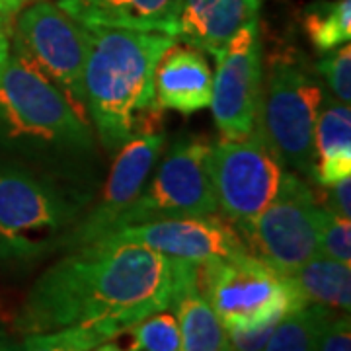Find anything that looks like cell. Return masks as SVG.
Returning a JSON list of instances; mask_svg holds the SVG:
<instances>
[{
  "label": "cell",
  "instance_id": "484cf974",
  "mask_svg": "<svg viewBox=\"0 0 351 351\" xmlns=\"http://www.w3.org/2000/svg\"><path fill=\"white\" fill-rule=\"evenodd\" d=\"M316 351H351V322L348 313H334L320 330Z\"/></svg>",
  "mask_w": 351,
  "mask_h": 351
},
{
  "label": "cell",
  "instance_id": "4fadbf2b",
  "mask_svg": "<svg viewBox=\"0 0 351 351\" xmlns=\"http://www.w3.org/2000/svg\"><path fill=\"white\" fill-rule=\"evenodd\" d=\"M164 133H141L115 151L110 176L100 195H94L90 209L78 221L66 250L96 242L110 232L115 219L138 195L164 151Z\"/></svg>",
  "mask_w": 351,
  "mask_h": 351
},
{
  "label": "cell",
  "instance_id": "4dcf8cb0",
  "mask_svg": "<svg viewBox=\"0 0 351 351\" xmlns=\"http://www.w3.org/2000/svg\"><path fill=\"white\" fill-rule=\"evenodd\" d=\"M90 351H125V350H121L117 343H112V341H104V343H100L98 348H94V350H90Z\"/></svg>",
  "mask_w": 351,
  "mask_h": 351
},
{
  "label": "cell",
  "instance_id": "1f68e13d",
  "mask_svg": "<svg viewBox=\"0 0 351 351\" xmlns=\"http://www.w3.org/2000/svg\"><path fill=\"white\" fill-rule=\"evenodd\" d=\"M8 36H10V32H8V25H6V22H0V43L8 38Z\"/></svg>",
  "mask_w": 351,
  "mask_h": 351
},
{
  "label": "cell",
  "instance_id": "603a6c76",
  "mask_svg": "<svg viewBox=\"0 0 351 351\" xmlns=\"http://www.w3.org/2000/svg\"><path fill=\"white\" fill-rule=\"evenodd\" d=\"M131 351H180V328L170 308L154 313L131 326Z\"/></svg>",
  "mask_w": 351,
  "mask_h": 351
},
{
  "label": "cell",
  "instance_id": "83f0119b",
  "mask_svg": "<svg viewBox=\"0 0 351 351\" xmlns=\"http://www.w3.org/2000/svg\"><path fill=\"white\" fill-rule=\"evenodd\" d=\"M277 322H263L260 326L244 328V330H239V328L226 330L230 351H263Z\"/></svg>",
  "mask_w": 351,
  "mask_h": 351
},
{
  "label": "cell",
  "instance_id": "e0dca14e",
  "mask_svg": "<svg viewBox=\"0 0 351 351\" xmlns=\"http://www.w3.org/2000/svg\"><path fill=\"white\" fill-rule=\"evenodd\" d=\"M197 263L180 260L178 277L170 311L174 313L180 328V351H230L228 336L213 311L195 283Z\"/></svg>",
  "mask_w": 351,
  "mask_h": 351
},
{
  "label": "cell",
  "instance_id": "7c38bea8",
  "mask_svg": "<svg viewBox=\"0 0 351 351\" xmlns=\"http://www.w3.org/2000/svg\"><path fill=\"white\" fill-rule=\"evenodd\" d=\"M100 240L133 242L160 252L168 258L193 263L211 258H230L248 252L234 225L219 213L174 217L145 225L125 226L101 237Z\"/></svg>",
  "mask_w": 351,
  "mask_h": 351
},
{
  "label": "cell",
  "instance_id": "2e32d148",
  "mask_svg": "<svg viewBox=\"0 0 351 351\" xmlns=\"http://www.w3.org/2000/svg\"><path fill=\"white\" fill-rule=\"evenodd\" d=\"M82 25L162 32L178 38L182 0H59Z\"/></svg>",
  "mask_w": 351,
  "mask_h": 351
},
{
  "label": "cell",
  "instance_id": "8fae6325",
  "mask_svg": "<svg viewBox=\"0 0 351 351\" xmlns=\"http://www.w3.org/2000/svg\"><path fill=\"white\" fill-rule=\"evenodd\" d=\"M263 51L260 22L239 29L221 51L213 76L211 110L223 138H242L256 125L262 94Z\"/></svg>",
  "mask_w": 351,
  "mask_h": 351
},
{
  "label": "cell",
  "instance_id": "8992f818",
  "mask_svg": "<svg viewBox=\"0 0 351 351\" xmlns=\"http://www.w3.org/2000/svg\"><path fill=\"white\" fill-rule=\"evenodd\" d=\"M195 283L225 330L277 322L308 304L291 277L276 271L250 252L197 263Z\"/></svg>",
  "mask_w": 351,
  "mask_h": 351
},
{
  "label": "cell",
  "instance_id": "7a4b0ae2",
  "mask_svg": "<svg viewBox=\"0 0 351 351\" xmlns=\"http://www.w3.org/2000/svg\"><path fill=\"white\" fill-rule=\"evenodd\" d=\"M0 154L94 199L100 152L86 117L59 88L0 43Z\"/></svg>",
  "mask_w": 351,
  "mask_h": 351
},
{
  "label": "cell",
  "instance_id": "5b68a950",
  "mask_svg": "<svg viewBox=\"0 0 351 351\" xmlns=\"http://www.w3.org/2000/svg\"><path fill=\"white\" fill-rule=\"evenodd\" d=\"M256 129L279 162L295 174L314 178V125L322 86L308 61L295 53H276L263 71Z\"/></svg>",
  "mask_w": 351,
  "mask_h": 351
},
{
  "label": "cell",
  "instance_id": "52a82bcc",
  "mask_svg": "<svg viewBox=\"0 0 351 351\" xmlns=\"http://www.w3.org/2000/svg\"><path fill=\"white\" fill-rule=\"evenodd\" d=\"M322 207L314 189L295 172H285L271 203L234 228L252 256L283 276L318 256Z\"/></svg>",
  "mask_w": 351,
  "mask_h": 351
},
{
  "label": "cell",
  "instance_id": "6da1fadb",
  "mask_svg": "<svg viewBox=\"0 0 351 351\" xmlns=\"http://www.w3.org/2000/svg\"><path fill=\"white\" fill-rule=\"evenodd\" d=\"M178 262L133 242L96 240L71 248L36 279L14 328L27 336L104 324L119 336L170 308Z\"/></svg>",
  "mask_w": 351,
  "mask_h": 351
},
{
  "label": "cell",
  "instance_id": "f1b7e54d",
  "mask_svg": "<svg viewBox=\"0 0 351 351\" xmlns=\"http://www.w3.org/2000/svg\"><path fill=\"white\" fill-rule=\"evenodd\" d=\"M39 2V0H0V18L4 22L12 20L18 12H22L25 6Z\"/></svg>",
  "mask_w": 351,
  "mask_h": 351
},
{
  "label": "cell",
  "instance_id": "5bb4252c",
  "mask_svg": "<svg viewBox=\"0 0 351 351\" xmlns=\"http://www.w3.org/2000/svg\"><path fill=\"white\" fill-rule=\"evenodd\" d=\"M213 73L203 53L189 45H172L156 66L154 98L162 110L184 115L209 108Z\"/></svg>",
  "mask_w": 351,
  "mask_h": 351
},
{
  "label": "cell",
  "instance_id": "ffe728a7",
  "mask_svg": "<svg viewBox=\"0 0 351 351\" xmlns=\"http://www.w3.org/2000/svg\"><path fill=\"white\" fill-rule=\"evenodd\" d=\"M302 27L313 49L320 55L338 49L351 39V0H320L302 16Z\"/></svg>",
  "mask_w": 351,
  "mask_h": 351
},
{
  "label": "cell",
  "instance_id": "4316f807",
  "mask_svg": "<svg viewBox=\"0 0 351 351\" xmlns=\"http://www.w3.org/2000/svg\"><path fill=\"white\" fill-rule=\"evenodd\" d=\"M320 188H322L320 199L316 197L318 205L326 213H332L339 217V219L351 221V176L341 178V180L330 184V186H320Z\"/></svg>",
  "mask_w": 351,
  "mask_h": 351
},
{
  "label": "cell",
  "instance_id": "44dd1931",
  "mask_svg": "<svg viewBox=\"0 0 351 351\" xmlns=\"http://www.w3.org/2000/svg\"><path fill=\"white\" fill-rule=\"evenodd\" d=\"M334 313L320 304H306L289 313L277 322L263 351H316L320 330Z\"/></svg>",
  "mask_w": 351,
  "mask_h": 351
},
{
  "label": "cell",
  "instance_id": "277c9868",
  "mask_svg": "<svg viewBox=\"0 0 351 351\" xmlns=\"http://www.w3.org/2000/svg\"><path fill=\"white\" fill-rule=\"evenodd\" d=\"M90 203L92 197L0 154V262L22 269L66 250Z\"/></svg>",
  "mask_w": 351,
  "mask_h": 351
},
{
  "label": "cell",
  "instance_id": "3957f363",
  "mask_svg": "<svg viewBox=\"0 0 351 351\" xmlns=\"http://www.w3.org/2000/svg\"><path fill=\"white\" fill-rule=\"evenodd\" d=\"M84 112L101 147L115 152L131 137L156 127L162 112L154 98L156 66L178 38L104 25H84Z\"/></svg>",
  "mask_w": 351,
  "mask_h": 351
},
{
  "label": "cell",
  "instance_id": "9c48e42d",
  "mask_svg": "<svg viewBox=\"0 0 351 351\" xmlns=\"http://www.w3.org/2000/svg\"><path fill=\"white\" fill-rule=\"evenodd\" d=\"M10 47L59 88L76 112L86 117L82 104V71L86 59L84 25L59 4L39 0L16 14Z\"/></svg>",
  "mask_w": 351,
  "mask_h": 351
},
{
  "label": "cell",
  "instance_id": "ba28073f",
  "mask_svg": "<svg viewBox=\"0 0 351 351\" xmlns=\"http://www.w3.org/2000/svg\"><path fill=\"white\" fill-rule=\"evenodd\" d=\"M209 145L207 138L191 135L176 141L108 234L160 219L217 213V199L207 174Z\"/></svg>",
  "mask_w": 351,
  "mask_h": 351
},
{
  "label": "cell",
  "instance_id": "ac0fdd59",
  "mask_svg": "<svg viewBox=\"0 0 351 351\" xmlns=\"http://www.w3.org/2000/svg\"><path fill=\"white\" fill-rule=\"evenodd\" d=\"M314 180L330 186L351 176V110L324 94L314 125Z\"/></svg>",
  "mask_w": 351,
  "mask_h": 351
},
{
  "label": "cell",
  "instance_id": "9a60e30c",
  "mask_svg": "<svg viewBox=\"0 0 351 351\" xmlns=\"http://www.w3.org/2000/svg\"><path fill=\"white\" fill-rule=\"evenodd\" d=\"M260 0H182L178 38L215 59L230 38L258 20Z\"/></svg>",
  "mask_w": 351,
  "mask_h": 351
},
{
  "label": "cell",
  "instance_id": "d6986e66",
  "mask_svg": "<svg viewBox=\"0 0 351 351\" xmlns=\"http://www.w3.org/2000/svg\"><path fill=\"white\" fill-rule=\"evenodd\" d=\"M289 277L308 304H320L336 313L350 314L351 265L318 254Z\"/></svg>",
  "mask_w": 351,
  "mask_h": 351
},
{
  "label": "cell",
  "instance_id": "cb8c5ba5",
  "mask_svg": "<svg viewBox=\"0 0 351 351\" xmlns=\"http://www.w3.org/2000/svg\"><path fill=\"white\" fill-rule=\"evenodd\" d=\"M316 73L322 76L330 96L341 104H351V47L350 43L326 53L318 63Z\"/></svg>",
  "mask_w": 351,
  "mask_h": 351
},
{
  "label": "cell",
  "instance_id": "7402d4cb",
  "mask_svg": "<svg viewBox=\"0 0 351 351\" xmlns=\"http://www.w3.org/2000/svg\"><path fill=\"white\" fill-rule=\"evenodd\" d=\"M117 334L104 324L69 326L53 332L27 334L20 341V351H90Z\"/></svg>",
  "mask_w": 351,
  "mask_h": 351
},
{
  "label": "cell",
  "instance_id": "f546056e",
  "mask_svg": "<svg viewBox=\"0 0 351 351\" xmlns=\"http://www.w3.org/2000/svg\"><path fill=\"white\" fill-rule=\"evenodd\" d=\"M0 351H20V343L0 328Z\"/></svg>",
  "mask_w": 351,
  "mask_h": 351
},
{
  "label": "cell",
  "instance_id": "d6a6232c",
  "mask_svg": "<svg viewBox=\"0 0 351 351\" xmlns=\"http://www.w3.org/2000/svg\"><path fill=\"white\" fill-rule=\"evenodd\" d=\"M0 22H4V20H2V18H0ZM6 24H8V22H6Z\"/></svg>",
  "mask_w": 351,
  "mask_h": 351
},
{
  "label": "cell",
  "instance_id": "d4e9b609",
  "mask_svg": "<svg viewBox=\"0 0 351 351\" xmlns=\"http://www.w3.org/2000/svg\"><path fill=\"white\" fill-rule=\"evenodd\" d=\"M318 254L351 265V221L339 219L322 209Z\"/></svg>",
  "mask_w": 351,
  "mask_h": 351
},
{
  "label": "cell",
  "instance_id": "30bf717a",
  "mask_svg": "<svg viewBox=\"0 0 351 351\" xmlns=\"http://www.w3.org/2000/svg\"><path fill=\"white\" fill-rule=\"evenodd\" d=\"M285 172L256 127L246 137L209 145L207 174L217 209L234 226L262 213L276 197Z\"/></svg>",
  "mask_w": 351,
  "mask_h": 351
}]
</instances>
